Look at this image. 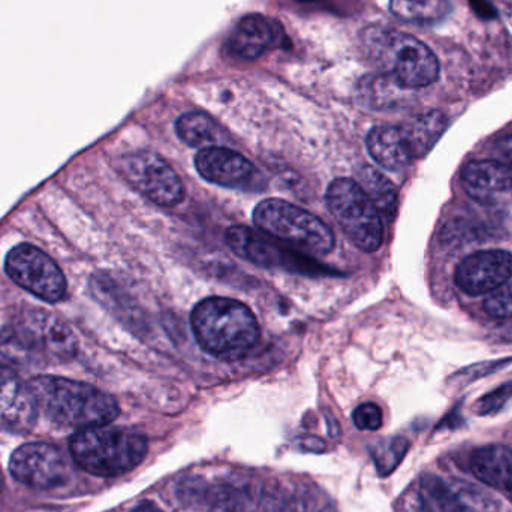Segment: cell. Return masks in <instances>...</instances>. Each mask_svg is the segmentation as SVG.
Masks as SVG:
<instances>
[{
  "instance_id": "obj_14",
  "label": "cell",
  "mask_w": 512,
  "mask_h": 512,
  "mask_svg": "<svg viewBox=\"0 0 512 512\" xmlns=\"http://www.w3.org/2000/svg\"><path fill=\"white\" fill-rule=\"evenodd\" d=\"M32 387L11 366L0 364V427L9 432H26L38 417Z\"/></svg>"
},
{
  "instance_id": "obj_6",
  "label": "cell",
  "mask_w": 512,
  "mask_h": 512,
  "mask_svg": "<svg viewBox=\"0 0 512 512\" xmlns=\"http://www.w3.org/2000/svg\"><path fill=\"white\" fill-rule=\"evenodd\" d=\"M254 222L261 233L304 255H327L336 245L328 225L288 201L276 198L261 201L255 207Z\"/></svg>"
},
{
  "instance_id": "obj_29",
  "label": "cell",
  "mask_w": 512,
  "mask_h": 512,
  "mask_svg": "<svg viewBox=\"0 0 512 512\" xmlns=\"http://www.w3.org/2000/svg\"><path fill=\"white\" fill-rule=\"evenodd\" d=\"M511 361L512 360L510 358V360H498L490 361V363L475 364V366L462 370V372L456 376L457 378L465 379L466 382L474 381V379L484 378V376L489 375V373L498 372L499 369L507 366Z\"/></svg>"
},
{
  "instance_id": "obj_19",
  "label": "cell",
  "mask_w": 512,
  "mask_h": 512,
  "mask_svg": "<svg viewBox=\"0 0 512 512\" xmlns=\"http://www.w3.org/2000/svg\"><path fill=\"white\" fill-rule=\"evenodd\" d=\"M448 120L441 111H429L402 126L414 159L423 158L433 149L447 129Z\"/></svg>"
},
{
  "instance_id": "obj_15",
  "label": "cell",
  "mask_w": 512,
  "mask_h": 512,
  "mask_svg": "<svg viewBox=\"0 0 512 512\" xmlns=\"http://www.w3.org/2000/svg\"><path fill=\"white\" fill-rule=\"evenodd\" d=\"M462 182L478 203H501L512 192V167L498 161H474L463 170Z\"/></svg>"
},
{
  "instance_id": "obj_16",
  "label": "cell",
  "mask_w": 512,
  "mask_h": 512,
  "mask_svg": "<svg viewBox=\"0 0 512 512\" xmlns=\"http://www.w3.org/2000/svg\"><path fill=\"white\" fill-rule=\"evenodd\" d=\"M279 35L277 24L264 15H246L231 32L227 48L237 59L254 60L273 48Z\"/></svg>"
},
{
  "instance_id": "obj_4",
  "label": "cell",
  "mask_w": 512,
  "mask_h": 512,
  "mask_svg": "<svg viewBox=\"0 0 512 512\" xmlns=\"http://www.w3.org/2000/svg\"><path fill=\"white\" fill-rule=\"evenodd\" d=\"M39 412L48 420L71 429L108 426L120 408L116 399L92 385L57 376H38L30 381Z\"/></svg>"
},
{
  "instance_id": "obj_13",
  "label": "cell",
  "mask_w": 512,
  "mask_h": 512,
  "mask_svg": "<svg viewBox=\"0 0 512 512\" xmlns=\"http://www.w3.org/2000/svg\"><path fill=\"white\" fill-rule=\"evenodd\" d=\"M195 167L207 182L224 188L246 189L255 186L259 174L255 165L236 150L206 147L195 156Z\"/></svg>"
},
{
  "instance_id": "obj_32",
  "label": "cell",
  "mask_w": 512,
  "mask_h": 512,
  "mask_svg": "<svg viewBox=\"0 0 512 512\" xmlns=\"http://www.w3.org/2000/svg\"><path fill=\"white\" fill-rule=\"evenodd\" d=\"M504 152L507 153L508 158H510L512 162V135L504 141Z\"/></svg>"
},
{
  "instance_id": "obj_25",
  "label": "cell",
  "mask_w": 512,
  "mask_h": 512,
  "mask_svg": "<svg viewBox=\"0 0 512 512\" xmlns=\"http://www.w3.org/2000/svg\"><path fill=\"white\" fill-rule=\"evenodd\" d=\"M408 448L409 442L403 438L393 439L384 447L376 448L373 451V459H375L376 466H378L379 474H391L397 468V465L402 462Z\"/></svg>"
},
{
  "instance_id": "obj_26",
  "label": "cell",
  "mask_w": 512,
  "mask_h": 512,
  "mask_svg": "<svg viewBox=\"0 0 512 512\" xmlns=\"http://www.w3.org/2000/svg\"><path fill=\"white\" fill-rule=\"evenodd\" d=\"M512 399V382L502 385L498 390L486 394L475 403V414L478 415H493L501 411L505 405Z\"/></svg>"
},
{
  "instance_id": "obj_18",
  "label": "cell",
  "mask_w": 512,
  "mask_h": 512,
  "mask_svg": "<svg viewBox=\"0 0 512 512\" xmlns=\"http://www.w3.org/2000/svg\"><path fill=\"white\" fill-rule=\"evenodd\" d=\"M370 156L388 171H402L414 161L402 126H376L367 135Z\"/></svg>"
},
{
  "instance_id": "obj_24",
  "label": "cell",
  "mask_w": 512,
  "mask_h": 512,
  "mask_svg": "<svg viewBox=\"0 0 512 512\" xmlns=\"http://www.w3.org/2000/svg\"><path fill=\"white\" fill-rule=\"evenodd\" d=\"M394 17L406 23L433 24L444 20L451 11L450 0H390Z\"/></svg>"
},
{
  "instance_id": "obj_21",
  "label": "cell",
  "mask_w": 512,
  "mask_h": 512,
  "mask_svg": "<svg viewBox=\"0 0 512 512\" xmlns=\"http://www.w3.org/2000/svg\"><path fill=\"white\" fill-rule=\"evenodd\" d=\"M409 89L385 74L372 75L361 81L360 96L364 104L376 110L399 108L408 101Z\"/></svg>"
},
{
  "instance_id": "obj_3",
  "label": "cell",
  "mask_w": 512,
  "mask_h": 512,
  "mask_svg": "<svg viewBox=\"0 0 512 512\" xmlns=\"http://www.w3.org/2000/svg\"><path fill=\"white\" fill-rule=\"evenodd\" d=\"M360 42L367 62L405 89H423L438 80V57L409 33L370 26L361 32Z\"/></svg>"
},
{
  "instance_id": "obj_1",
  "label": "cell",
  "mask_w": 512,
  "mask_h": 512,
  "mask_svg": "<svg viewBox=\"0 0 512 512\" xmlns=\"http://www.w3.org/2000/svg\"><path fill=\"white\" fill-rule=\"evenodd\" d=\"M77 354L71 328L42 309L23 310L0 330V355L20 366H53Z\"/></svg>"
},
{
  "instance_id": "obj_31",
  "label": "cell",
  "mask_w": 512,
  "mask_h": 512,
  "mask_svg": "<svg viewBox=\"0 0 512 512\" xmlns=\"http://www.w3.org/2000/svg\"><path fill=\"white\" fill-rule=\"evenodd\" d=\"M134 512H164L159 510L153 502H144L140 507L137 508Z\"/></svg>"
},
{
  "instance_id": "obj_12",
  "label": "cell",
  "mask_w": 512,
  "mask_h": 512,
  "mask_svg": "<svg viewBox=\"0 0 512 512\" xmlns=\"http://www.w3.org/2000/svg\"><path fill=\"white\" fill-rule=\"evenodd\" d=\"M512 277V254L502 249L481 251L460 262L456 283L469 295L498 291Z\"/></svg>"
},
{
  "instance_id": "obj_27",
  "label": "cell",
  "mask_w": 512,
  "mask_h": 512,
  "mask_svg": "<svg viewBox=\"0 0 512 512\" xmlns=\"http://www.w3.org/2000/svg\"><path fill=\"white\" fill-rule=\"evenodd\" d=\"M484 310L492 318L510 319L512 318V283L499 288L495 294L490 295L484 301Z\"/></svg>"
},
{
  "instance_id": "obj_30",
  "label": "cell",
  "mask_w": 512,
  "mask_h": 512,
  "mask_svg": "<svg viewBox=\"0 0 512 512\" xmlns=\"http://www.w3.org/2000/svg\"><path fill=\"white\" fill-rule=\"evenodd\" d=\"M264 512H295L294 504L285 496H279V498L273 499L268 502Z\"/></svg>"
},
{
  "instance_id": "obj_10",
  "label": "cell",
  "mask_w": 512,
  "mask_h": 512,
  "mask_svg": "<svg viewBox=\"0 0 512 512\" xmlns=\"http://www.w3.org/2000/svg\"><path fill=\"white\" fill-rule=\"evenodd\" d=\"M122 173L138 192L162 207L182 203L183 183L176 171L153 152H137L122 159Z\"/></svg>"
},
{
  "instance_id": "obj_2",
  "label": "cell",
  "mask_w": 512,
  "mask_h": 512,
  "mask_svg": "<svg viewBox=\"0 0 512 512\" xmlns=\"http://www.w3.org/2000/svg\"><path fill=\"white\" fill-rule=\"evenodd\" d=\"M191 327L198 345L222 361L242 360L259 339L255 313L233 298L200 301L192 310Z\"/></svg>"
},
{
  "instance_id": "obj_22",
  "label": "cell",
  "mask_w": 512,
  "mask_h": 512,
  "mask_svg": "<svg viewBox=\"0 0 512 512\" xmlns=\"http://www.w3.org/2000/svg\"><path fill=\"white\" fill-rule=\"evenodd\" d=\"M177 137L195 149L213 147L221 141V126L206 113H186L176 122Z\"/></svg>"
},
{
  "instance_id": "obj_11",
  "label": "cell",
  "mask_w": 512,
  "mask_h": 512,
  "mask_svg": "<svg viewBox=\"0 0 512 512\" xmlns=\"http://www.w3.org/2000/svg\"><path fill=\"white\" fill-rule=\"evenodd\" d=\"M9 471L18 483L41 490L62 486L69 474L62 451L47 442L17 448L9 460Z\"/></svg>"
},
{
  "instance_id": "obj_20",
  "label": "cell",
  "mask_w": 512,
  "mask_h": 512,
  "mask_svg": "<svg viewBox=\"0 0 512 512\" xmlns=\"http://www.w3.org/2000/svg\"><path fill=\"white\" fill-rule=\"evenodd\" d=\"M357 183L366 192L372 203L375 204L382 218L387 219V221H393L396 218L399 197H397V191L393 183L384 174L379 173L370 165H364L358 170Z\"/></svg>"
},
{
  "instance_id": "obj_28",
  "label": "cell",
  "mask_w": 512,
  "mask_h": 512,
  "mask_svg": "<svg viewBox=\"0 0 512 512\" xmlns=\"http://www.w3.org/2000/svg\"><path fill=\"white\" fill-rule=\"evenodd\" d=\"M355 426L360 430L375 432L382 426V411L375 403H363L352 414Z\"/></svg>"
},
{
  "instance_id": "obj_17",
  "label": "cell",
  "mask_w": 512,
  "mask_h": 512,
  "mask_svg": "<svg viewBox=\"0 0 512 512\" xmlns=\"http://www.w3.org/2000/svg\"><path fill=\"white\" fill-rule=\"evenodd\" d=\"M471 472L512 502V450L504 445L478 448L471 457Z\"/></svg>"
},
{
  "instance_id": "obj_33",
  "label": "cell",
  "mask_w": 512,
  "mask_h": 512,
  "mask_svg": "<svg viewBox=\"0 0 512 512\" xmlns=\"http://www.w3.org/2000/svg\"><path fill=\"white\" fill-rule=\"evenodd\" d=\"M0 490H2V478H0Z\"/></svg>"
},
{
  "instance_id": "obj_9",
  "label": "cell",
  "mask_w": 512,
  "mask_h": 512,
  "mask_svg": "<svg viewBox=\"0 0 512 512\" xmlns=\"http://www.w3.org/2000/svg\"><path fill=\"white\" fill-rule=\"evenodd\" d=\"M5 268L18 286L45 303H57L65 297L66 279L62 270L35 246H15L6 256Z\"/></svg>"
},
{
  "instance_id": "obj_8",
  "label": "cell",
  "mask_w": 512,
  "mask_h": 512,
  "mask_svg": "<svg viewBox=\"0 0 512 512\" xmlns=\"http://www.w3.org/2000/svg\"><path fill=\"white\" fill-rule=\"evenodd\" d=\"M228 246L240 258L264 268H282L300 274L321 276L330 271L307 255L288 249L279 240L243 225L231 227L225 234Z\"/></svg>"
},
{
  "instance_id": "obj_23",
  "label": "cell",
  "mask_w": 512,
  "mask_h": 512,
  "mask_svg": "<svg viewBox=\"0 0 512 512\" xmlns=\"http://www.w3.org/2000/svg\"><path fill=\"white\" fill-rule=\"evenodd\" d=\"M420 501L423 512H474L441 478L432 474L421 477Z\"/></svg>"
},
{
  "instance_id": "obj_5",
  "label": "cell",
  "mask_w": 512,
  "mask_h": 512,
  "mask_svg": "<svg viewBox=\"0 0 512 512\" xmlns=\"http://www.w3.org/2000/svg\"><path fill=\"white\" fill-rule=\"evenodd\" d=\"M71 453L89 474L119 477L146 459L147 439L128 430L90 427L72 436Z\"/></svg>"
},
{
  "instance_id": "obj_7",
  "label": "cell",
  "mask_w": 512,
  "mask_h": 512,
  "mask_svg": "<svg viewBox=\"0 0 512 512\" xmlns=\"http://www.w3.org/2000/svg\"><path fill=\"white\" fill-rule=\"evenodd\" d=\"M331 215L345 236L363 252H375L384 242L381 213L355 180L336 179L327 189Z\"/></svg>"
}]
</instances>
